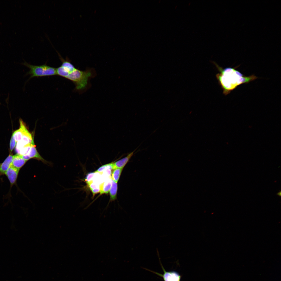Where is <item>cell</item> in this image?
<instances>
[{
  "instance_id": "9",
  "label": "cell",
  "mask_w": 281,
  "mask_h": 281,
  "mask_svg": "<svg viewBox=\"0 0 281 281\" xmlns=\"http://www.w3.org/2000/svg\"><path fill=\"white\" fill-rule=\"evenodd\" d=\"M13 156L10 154L0 165V172L2 174H5L11 165Z\"/></svg>"
},
{
  "instance_id": "3",
  "label": "cell",
  "mask_w": 281,
  "mask_h": 281,
  "mask_svg": "<svg viewBox=\"0 0 281 281\" xmlns=\"http://www.w3.org/2000/svg\"><path fill=\"white\" fill-rule=\"evenodd\" d=\"M23 64L30 69L27 74L30 75V79L35 77H41L57 75L56 68L46 64L34 65L25 62Z\"/></svg>"
},
{
  "instance_id": "19",
  "label": "cell",
  "mask_w": 281,
  "mask_h": 281,
  "mask_svg": "<svg viewBox=\"0 0 281 281\" xmlns=\"http://www.w3.org/2000/svg\"></svg>"
},
{
  "instance_id": "6",
  "label": "cell",
  "mask_w": 281,
  "mask_h": 281,
  "mask_svg": "<svg viewBox=\"0 0 281 281\" xmlns=\"http://www.w3.org/2000/svg\"><path fill=\"white\" fill-rule=\"evenodd\" d=\"M136 150L130 152L125 157L114 162L112 163L113 169L117 168H123L126 165L133 155Z\"/></svg>"
},
{
  "instance_id": "4",
  "label": "cell",
  "mask_w": 281,
  "mask_h": 281,
  "mask_svg": "<svg viewBox=\"0 0 281 281\" xmlns=\"http://www.w3.org/2000/svg\"><path fill=\"white\" fill-rule=\"evenodd\" d=\"M162 266L164 272L163 274L154 273L162 277L164 281H180L181 276L178 273L175 271H166Z\"/></svg>"
},
{
  "instance_id": "13",
  "label": "cell",
  "mask_w": 281,
  "mask_h": 281,
  "mask_svg": "<svg viewBox=\"0 0 281 281\" xmlns=\"http://www.w3.org/2000/svg\"><path fill=\"white\" fill-rule=\"evenodd\" d=\"M123 169L117 168L114 169L112 173V179L117 183L121 175Z\"/></svg>"
},
{
  "instance_id": "17",
  "label": "cell",
  "mask_w": 281,
  "mask_h": 281,
  "mask_svg": "<svg viewBox=\"0 0 281 281\" xmlns=\"http://www.w3.org/2000/svg\"><path fill=\"white\" fill-rule=\"evenodd\" d=\"M94 174V173H89L86 176L85 180L88 184L91 182Z\"/></svg>"
},
{
  "instance_id": "10",
  "label": "cell",
  "mask_w": 281,
  "mask_h": 281,
  "mask_svg": "<svg viewBox=\"0 0 281 281\" xmlns=\"http://www.w3.org/2000/svg\"><path fill=\"white\" fill-rule=\"evenodd\" d=\"M27 161L21 157L20 155L16 154L13 156L11 165L13 167L20 169Z\"/></svg>"
},
{
  "instance_id": "14",
  "label": "cell",
  "mask_w": 281,
  "mask_h": 281,
  "mask_svg": "<svg viewBox=\"0 0 281 281\" xmlns=\"http://www.w3.org/2000/svg\"><path fill=\"white\" fill-rule=\"evenodd\" d=\"M89 187L93 194H97L100 191V187L97 183L91 182L88 184Z\"/></svg>"
},
{
  "instance_id": "1",
  "label": "cell",
  "mask_w": 281,
  "mask_h": 281,
  "mask_svg": "<svg viewBox=\"0 0 281 281\" xmlns=\"http://www.w3.org/2000/svg\"><path fill=\"white\" fill-rule=\"evenodd\" d=\"M219 73L216 75L218 83L223 90V93L226 95L235 89L238 86L244 84H247L258 78L254 75L246 76L236 68L238 67L222 68L215 62Z\"/></svg>"
},
{
  "instance_id": "5",
  "label": "cell",
  "mask_w": 281,
  "mask_h": 281,
  "mask_svg": "<svg viewBox=\"0 0 281 281\" xmlns=\"http://www.w3.org/2000/svg\"><path fill=\"white\" fill-rule=\"evenodd\" d=\"M20 169L11 165L5 173V174L9 179L11 186L16 183Z\"/></svg>"
},
{
  "instance_id": "16",
  "label": "cell",
  "mask_w": 281,
  "mask_h": 281,
  "mask_svg": "<svg viewBox=\"0 0 281 281\" xmlns=\"http://www.w3.org/2000/svg\"><path fill=\"white\" fill-rule=\"evenodd\" d=\"M16 142L13 135H12L11 138L10 143V148L11 152H12L15 146Z\"/></svg>"
},
{
  "instance_id": "11",
  "label": "cell",
  "mask_w": 281,
  "mask_h": 281,
  "mask_svg": "<svg viewBox=\"0 0 281 281\" xmlns=\"http://www.w3.org/2000/svg\"><path fill=\"white\" fill-rule=\"evenodd\" d=\"M112 184L110 190V201H114L116 199L118 186L117 183L112 179Z\"/></svg>"
},
{
  "instance_id": "2",
  "label": "cell",
  "mask_w": 281,
  "mask_h": 281,
  "mask_svg": "<svg viewBox=\"0 0 281 281\" xmlns=\"http://www.w3.org/2000/svg\"><path fill=\"white\" fill-rule=\"evenodd\" d=\"M57 74L73 82L75 86V89L78 91L82 90L86 87L88 81L92 75V71L90 69L82 71L75 67L69 71L63 70L60 67L57 69Z\"/></svg>"
},
{
  "instance_id": "8",
  "label": "cell",
  "mask_w": 281,
  "mask_h": 281,
  "mask_svg": "<svg viewBox=\"0 0 281 281\" xmlns=\"http://www.w3.org/2000/svg\"><path fill=\"white\" fill-rule=\"evenodd\" d=\"M19 121L20 123L19 128L15 131L12 135L16 142L21 140L24 130L27 128L25 123L21 119H20Z\"/></svg>"
},
{
  "instance_id": "15",
  "label": "cell",
  "mask_w": 281,
  "mask_h": 281,
  "mask_svg": "<svg viewBox=\"0 0 281 281\" xmlns=\"http://www.w3.org/2000/svg\"><path fill=\"white\" fill-rule=\"evenodd\" d=\"M107 168H110L112 169H113L112 166V163L106 164L104 165L99 168L95 172L101 173L103 172L105 169Z\"/></svg>"
},
{
  "instance_id": "18",
  "label": "cell",
  "mask_w": 281,
  "mask_h": 281,
  "mask_svg": "<svg viewBox=\"0 0 281 281\" xmlns=\"http://www.w3.org/2000/svg\"><path fill=\"white\" fill-rule=\"evenodd\" d=\"M276 195L279 196L280 197L281 196V191H279L276 194Z\"/></svg>"
},
{
  "instance_id": "12",
  "label": "cell",
  "mask_w": 281,
  "mask_h": 281,
  "mask_svg": "<svg viewBox=\"0 0 281 281\" xmlns=\"http://www.w3.org/2000/svg\"><path fill=\"white\" fill-rule=\"evenodd\" d=\"M112 184V178L109 179L105 181L102 185L100 186V193L107 194L110 190Z\"/></svg>"
},
{
  "instance_id": "7",
  "label": "cell",
  "mask_w": 281,
  "mask_h": 281,
  "mask_svg": "<svg viewBox=\"0 0 281 281\" xmlns=\"http://www.w3.org/2000/svg\"><path fill=\"white\" fill-rule=\"evenodd\" d=\"M30 158H34L44 163L50 165V163L44 159L39 154L37 151L36 145L33 144L31 148L29 153L27 155Z\"/></svg>"
}]
</instances>
